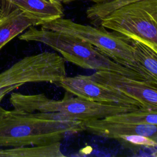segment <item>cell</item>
<instances>
[{
    "label": "cell",
    "instance_id": "1",
    "mask_svg": "<svg viewBox=\"0 0 157 157\" xmlns=\"http://www.w3.org/2000/svg\"><path fill=\"white\" fill-rule=\"evenodd\" d=\"M85 131L84 122L50 112H27L0 107V148L60 142Z\"/></svg>",
    "mask_w": 157,
    "mask_h": 157
},
{
    "label": "cell",
    "instance_id": "2",
    "mask_svg": "<svg viewBox=\"0 0 157 157\" xmlns=\"http://www.w3.org/2000/svg\"><path fill=\"white\" fill-rule=\"evenodd\" d=\"M18 39L45 44L60 53L65 61L83 69L113 72L145 80L139 73L115 62L88 41L68 34L33 26L20 34Z\"/></svg>",
    "mask_w": 157,
    "mask_h": 157
},
{
    "label": "cell",
    "instance_id": "3",
    "mask_svg": "<svg viewBox=\"0 0 157 157\" xmlns=\"http://www.w3.org/2000/svg\"><path fill=\"white\" fill-rule=\"evenodd\" d=\"M9 102L15 109L27 112H50L86 122L140 107L134 105L109 104L86 100L66 91L61 100L47 98L44 94H24L12 93Z\"/></svg>",
    "mask_w": 157,
    "mask_h": 157
},
{
    "label": "cell",
    "instance_id": "4",
    "mask_svg": "<svg viewBox=\"0 0 157 157\" xmlns=\"http://www.w3.org/2000/svg\"><path fill=\"white\" fill-rule=\"evenodd\" d=\"M41 28L85 40L115 62L142 75L134 59L131 39L120 33L110 32L101 26L82 25L63 17L44 23Z\"/></svg>",
    "mask_w": 157,
    "mask_h": 157
},
{
    "label": "cell",
    "instance_id": "5",
    "mask_svg": "<svg viewBox=\"0 0 157 157\" xmlns=\"http://www.w3.org/2000/svg\"><path fill=\"white\" fill-rule=\"evenodd\" d=\"M99 26L139 40L157 52V0H140L104 18Z\"/></svg>",
    "mask_w": 157,
    "mask_h": 157
},
{
    "label": "cell",
    "instance_id": "6",
    "mask_svg": "<svg viewBox=\"0 0 157 157\" xmlns=\"http://www.w3.org/2000/svg\"><path fill=\"white\" fill-rule=\"evenodd\" d=\"M66 76L65 60L54 52L26 56L0 73V88L28 83L56 84Z\"/></svg>",
    "mask_w": 157,
    "mask_h": 157
},
{
    "label": "cell",
    "instance_id": "7",
    "mask_svg": "<svg viewBox=\"0 0 157 157\" xmlns=\"http://www.w3.org/2000/svg\"><path fill=\"white\" fill-rule=\"evenodd\" d=\"M87 76L102 86L118 90L134 99L144 108L157 110L156 84L110 71H97Z\"/></svg>",
    "mask_w": 157,
    "mask_h": 157
},
{
    "label": "cell",
    "instance_id": "8",
    "mask_svg": "<svg viewBox=\"0 0 157 157\" xmlns=\"http://www.w3.org/2000/svg\"><path fill=\"white\" fill-rule=\"evenodd\" d=\"M56 84L74 96L86 100L102 103L134 105L144 108L134 99L118 90L102 86L89 78L87 75L66 76Z\"/></svg>",
    "mask_w": 157,
    "mask_h": 157
},
{
    "label": "cell",
    "instance_id": "9",
    "mask_svg": "<svg viewBox=\"0 0 157 157\" xmlns=\"http://www.w3.org/2000/svg\"><path fill=\"white\" fill-rule=\"evenodd\" d=\"M85 131L98 136L115 139L124 135H141L157 141L156 124L109 121L104 118L84 122Z\"/></svg>",
    "mask_w": 157,
    "mask_h": 157
},
{
    "label": "cell",
    "instance_id": "10",
    "mask_svg": "<svg viewBox=\"0 0 157 157\" xmlns=\"http://www.w3.org/2000/svg\"><path fill=\"white\" fill-rule=\"evenodd\" d=\"M0 8L2 13L18 8L40 21L42 25L64 15L62 4L57 0H0Z\"/></svg>",
    "mask_w": 157,
    "mask_h": 157
},
{
    "label": "cell",
    "instance_id": "11",
    "mask_svg": "<svg viewBox=\"0 0 157 157\" xmlns=\"http://www.w3.org/2000/svg\"><path fill=\"white\" fill-rule=\"evenodd\" d=\"M41 25L40 21L18 8H13L2 13L0 17V50L30 26Z\"/></svg>",
    "mask_w": 157,
    "mask_h": 157
},
{
    "label": "cell",
    "instance_id": "12",
    "mask_svg": "<svg viewBox=\"0 0 157 157\" xmlns=\"http://www.w3.org/2000/svg\"><path fill=\"white\" fill-rule=\"evenodd\" d=\"M134 59L146 81L157 83V52L144 43L131 39Z\"/></svg>",
    "mask_w": 157,
    "mask_h": 157
},
{
    "label": "cell",
    "instance_id": "13",
    "mask_svg": "<svg viewBox=\"0 0 157 157\" xmlns=\"http://www.w3.org/2000/svg\"><path fill=\"white\" fill-rule=\"evenodd\" d=\"M60 142L14 148H0V157H63Z\"/></svg>",
    "mask_w": 157,
    "mask_h": 157
},
{
    "label": "cell",
    "instance_id": "14",
    "mask_svg": "<svg viewBox=\"0 0 157 157\" xmlns=\"http://www.w3.org/2000/svg\"><path fill=\"white\" fill-rule=\"evenodd\" d=\"M105 120L118 123L131 124H157V110L139 108L129 112L107 116Z\"/></svg>",
    "mask_w": 157,
    "mask_h": 157
},
{
    "label": "cell",
    "instance_id": "15",
    "mask_svg": "<svg viewBox=\"0 0 157 157\" xmlns=\"http://www.w3.org/2000/svg\"><path fill=\"white\" fill-rule=\"evenodd\" d=\"M140 0H112L105 3L94 4L86 11L87 18L95 26H99L101 20L114 10Z\"/></svg>",
    "mask_w": 157,
    "mask_h": 157
},
{
    "label": "cell",
    "instance_id": "16",
    "mask_svg": "<svg viewBox=\"0 0 157 157\" xmlns=\"http://www.w3.org/2000/svg\"><path fill=\"white\" fill-rule=\"evenodd\" d=\"M115 139L121 143L123 146L131 147V149L136 148L137 150H141L143 148L156 149L157 147V141L141 135L120 136Z\"/></svg>",
    "mask_w": 157,
    "mask_h": 157
},
{
    "label": "cell",
    "instance_id": "17",
    "mask_svg": "<svg viewBox=\"0 0 157 157\" xmlns=\"http://www.w3.org/2000/svg\"><path fill=\"white\" fill-rule=\"evenodd\" d=\"M18 88H19L18 85H11V86L0 88V104L7 94L11 93L14 90L17 89ZM0 107H1V105H0Z\"/></svg>",
    "mask_w": 157,
    "mask_h": 157
},
{
    "label": "cell",
    "instance_id": "18",
    "mask_svg": "<svg viewBox=\"0 0 157 157\" xmlns=\"http://www.w3.org/2000/svg\"><path fill=\"white\" fill-rule=\"evenodd\" d=\"M57 1L60 2L61 3L67 4V3H69V2H71L73 1H75L77 0H57ZM88 1H90L93 2H94V4H100V3H105L106 2H109L112 0H88Z\"/></svg>",
    "mask_w": 157,
    "mask_h": 157
},
{
    "label": "cell",
    "instance_id": "19",
    "mask_svg": "<svg viewBox=\"0 0 157 157\" xmlns=\"http://www.w3.org/2000/svg\"><path fill=\"white\" fill-rule=\"evenodd\" d=\"M2 13V10H1V8H0V17L1 16Z\"/></svg>",
    "mask_w": 157,
    "mask_h": 157
},
{
    "label": "cell",
    "instance_id": "20",
    "mask_svg": "<svg viewBox=\"0 0 157 157\" xmlns=\"http://www.w3.org/2000/svg\"><path fill=\"white\" fill-rule=\"evenodd\" d=\"M47 1H53V0H47Z\"/></svg>",
    "mask_w": 157,
    "mask_h": 157
}]
</instances>
